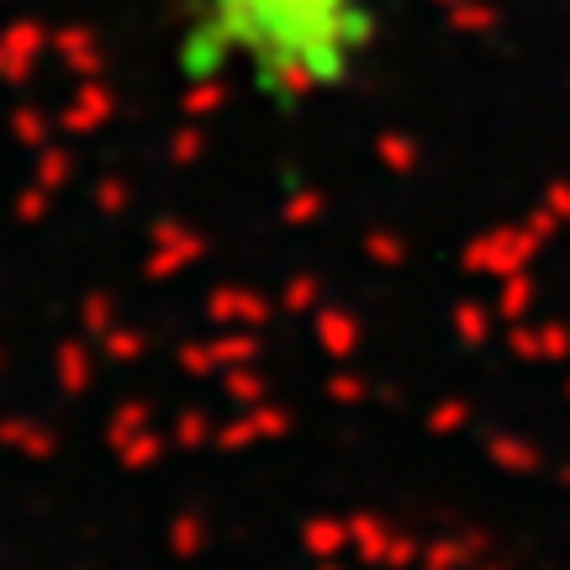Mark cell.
<instances>
[{
	"label": "cell",
	"instance_id": "6da1fadb",
	"mask_svg": "<svg viewBox=\"0 0 570 570\" xmlns=\"http://www.w3.org/2000/svg\"><path fill=\"white\" fill-rule=\"evenodd\" d=\"M206 32L254 69L312 75L354 38V0H206Z\"/></svg>",
	"mask_w": 570,
	"mask_h": 570
}]
</instances>
